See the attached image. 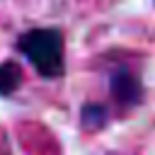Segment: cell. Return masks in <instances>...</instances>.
Wrapping results in <instances>:
<instances>
[{"label": "cell", "mask_w": 155, "mask_h": 155, "mask_svg": "<svg viewBox=\"0 0 155 155\" xmlns=\"http://www.w3.org/2000/svg\"><path fill=\"white\" fill-rule=\"evenodd\" d=\"M109 94H111L116 107L133 109L143 102V82L131 68L119 65L109 78Z\"/></svg>", "instance_id": "obj_2"}, {"label": "cell", "mask_w": 155, "mask_h": 155, "mask_svg": "<svg viewBox=\"0 0 155 155\" xmlns=\"http://www.w3.org/2000/svg\"><path fill=\"white\" fill-rule=\"evenodd\" d=\"M109 121V109L102 102H87L80 109V124L85 131H99Z\"/></svg>", "instance_id": "obj_3"}, {"label": "cell", "mask_w": 155, "mask_h": 155, "mask_svg": "<svg viewBox=\"0 0 155 155\" xmlns=\"http://www.w3.org/2000/svg\"><path fill=\"white\" fill-rule=\"evenodd\" d=\"M22 68L15 61H2L0 63V97H12L19 85H22Z\"/></svg>", "instance_id": "obj_4"}, {"label": "cell", "mask_w": 155, "mask_h": 155, "mask_svg": "<svg viewBox=\"0 0 155 155\" xmlns=\"http://www.w3.org/2000/svg\"><path fill=\"white\" fill-rule=\"evenodd\" d=\"M19 53L31 63V68L46 78L58 80L65 73V41L61 29L53 27H36L17 36Z\"/></svg>", "instance_id": "obj_1"}]
</instances>
